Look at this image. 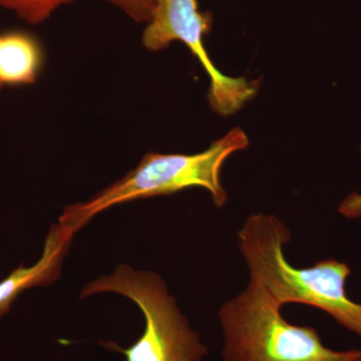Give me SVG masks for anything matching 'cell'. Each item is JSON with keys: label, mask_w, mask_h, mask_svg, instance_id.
Returning <instances> with one entry per match:
<instances>
[{"label": "cell", "mask_w": 361, "mask_h": 361, "mask_svg": "<svg viewBox=\"0 0 361 361\" xmlns=\"http://www.w3.org/2000/svg\"><path fill=\"white\" fill-rule=\"evenodd\" d=\"M237 237L249 280L264 288L281 307L288 303L313 306L361 338V304L346 293L351 273L346 263L327 258L310 268L293 267L284 255L291 232L276 216H249Z\"/></svg>", "instance_id": "cell-1"}, {"label": "cell", "mask_w": 361, "mask_h": 361, "mask_svg": "<svg viewBox=\"0 0 361 361\" xmlns=\"http://www.w3.org/2000/svg\"><path fill=\"white\" fill-rule=\"evenodd\" d=\"M248 145L245 132L234 128L205 151L194 155L147 154L135 170L90 200L66 207L59 223L77 233L97 214L111 207L149 197L168 196L195 187L210 192L215 206L222 208L228 196L221 184V169L232 154Z\"/></svg>", "instance_id": "cell-2"}, {"label": "cell", "mask_w": 361, "mask_h": 361, "mask_svg": "<svg viewBox=\"0 0 361 361\" xmlns=\"http://www.w3.org/2000/svg\"><path fill=\"white\" fill-rule=\"evenodd\" d=\"M279 305L256 282L221 306L225 361H361V349L334 350L314 327L287 322Z\"/></svg>", "instance_id": "cell-3"}, {"label": "cell", "mask_w": 361, "mask_h": 361, "mask_svg": "<svg viewBox=\"0 0 361 361\" xmlns=\"http://www.w3.org/2000/svg\"><path fill=\"white\" fill-rule=\"evenodd\" d=\"M115 292L134 301L145 316L141 337L129 348L114 341L101 342L104 348L118 353L126 361H203L208 348L196 330L180 312L167 285L153 272L135 271L120 265L110 276H101L90 282L80 298Z\"/></svg>", "instance_id": "cell-4"}, {"label": "cell", "mask_w": 361, "mask_h": 361, "mask_svg": "<svg viewBox=\"0 0 361 361\" xmlns=\"http://www.w3.org/2000/svg\"><path fill=\"white\" fill-rule=\"evenodd\" d=\"M147 23L142 33L147 49L161 51L178 40L198 59L210 78L208 101L215 113L231 116L257 94L259 80L227 77L214 66L203 42L212 28V14L199 11L197 0H158Z\"/></svg>", "instance_id": "cell-5"}, {"label": "cell", "mask_w": 361, "mask_h": 361, "mask_svg": "<svg viewBox=\"0 0 361 361\" xmlns=\"http://www.w3.org/2000/svg\"><path fill=\"white\" fill-rule=\"evenodd\" d=\"M75 233L68 226L52 225L39 260L32 267L23 264L0 282V317L11 310V304L20 293L35 286H45L61 276L63 260Z\"/></svg>", "instance_id": "cell-6"}, {"label": "cell", "mask_w": 361, "mask_h": 361, "mask_svg": "<svg viewBox=\"0 0 361 361\" xmlns=\"http://www.w3.org/2000/svg\"><path fill=\"white\" fill-rule=\"evenodd\" d=\"M40 49L30 35H0V92L6 85L32 84L39 70Z\"/></svg>", "instance_id": "cell-7"}, {"label": "cell", "mask_w": 361, "mask_h": 361, "mask_svg": "<svg viewBox=\"0 0 361 361\" xmlns=\"http://www.w3.org/2000/svg\"><path fill=\"white\" fill-rule=\"evenodd\" d=\"M73 0H0V7L13 11L30 25L44 23L59 7Z\"/></svg>", "instance_id": "cell-8"}, {"label": "cell", "mask_w": 361, "mask_h": 361, "mask_svg": "<svg viewBox=\"0 0 361 361\" xmlns=\"http://www.w3.org/2000/svg\"><path fill=\"white\" fill-rule=\"evenodd\" d=\"M137 23H148L158 0H106Z\"/></svg>", "instance_id": "cell-9"}, {"label": "cell", "mask_w": 361, "mask_h": 361, "mask_svg": "<svg viewBox=\"0 0 361 361\" xmlns=\"http://www.w3.org/2000/svg\"><path fill=\"white\" fill-rule=\"evenodd\" d=\"M338 212L348 219H356V218L361 217V194L351 193L348 195L339 205Z\"/></svg>", "instance_id": "cell-10"}]
</instances>
